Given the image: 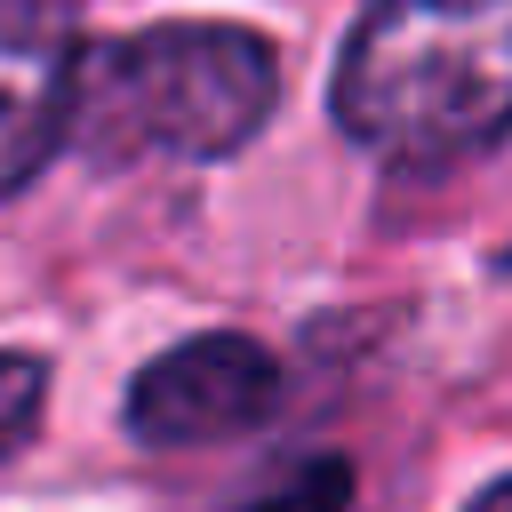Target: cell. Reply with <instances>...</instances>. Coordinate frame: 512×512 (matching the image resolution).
<instances>
[{
  "label": "cell",
  "mask_w": 512,
  "mask_h": 512,
  "mask_svg": "<svg viewBox=\"0 0 512 512\" xmlns=\"http://www.w3.org/2000/svg\"><path fill=\"white\" fill-rule=\"evenodd\" d=\"M272 400H280V360L256 336L216 328V336H184L152 368H136L120 416L144 448H208V440L264 424Z\"/></svg>",
  "instance_id": "3957f363"
},
{
  "label": "cell",
  "mask_w": 512,
  "mask_h": 512,
  "mask_svg": "<svg viewBox=\"0 0 512 512\" xmlns=\"http://www.w3.org/2000/svg\"><path fill=\"white\" fill-rule=\"evenodd\" d=\"M336 128L392 168H456L512 128V0H368L336 80Z\"/></svg>",
  "instance_id": "6da1fadb"
},
{
  "label": "cell",
  "mask_w": 512,
  "mask_h": 512,
  "mask_svg": "<svg viewBox=\"0 0 512 512\" xmlns=\"http://www.w3.org/2000/svg\"><path fill=\"white\" fill-rule=\"evenodd\" d=\"M352 504V464L344 456H296L272 488H256L232 512H344Z\"/></svg>",
  "instance_id": "5b68a950"
},
{
  "label": "cell",
  "mask_w": 512,
  "mask_h": 512,
  "mask_svg": "<svg viewBox=\"0 0 512 512\" xmlns=\"http://www.w3.org/2000/svg\"><path fill=\"white\" fill-rule=\"evenodd\" d=\"M464 512H512V480H496V488H480Z\"/></svg>",
  "instance_id": "52a82bcc"
},
{
  "label": "cell",
  "mask_w": 512,
  "mask_h": 512,
  "mask_svg": "<svg viewBox=\"0 0 512 512\" xmlns=\"http://www.w3.org/2000/svg\"><path fill=\"white\" fill-rule=\"evenodd\" d=\"M72 64L80 32L64 0H0V200L56 160L72 112Z\"/></svg>",
  "instance_id": "277c9868"
},
{
  "label": "cell",
  "mask_w": 512,
  "mask_h": 512,
  "mask_svg": "<svg viewBox=\"0 0 512 512\" xmlns=\"http://www.w3.org/2000/svg\"><path fill=\"white\" fill-rule=\"evenodd\" d=\"M40 400H48V368L32 352H0V456H16L32 440Z\"/></svg>",
  "instance_id": "8992f818"
},
{
  "label": "cell",
  "mask_w": 512,
  "mask_h": 512,
  "mask_svg": "<svg viewBox=\"0 0 512 512\" xmlns=\"http://www.w3.org/2000/svg\"><path fill=\"white\" fill-rule=\"evenodd\" d=\"M280 104V48L248 24H144L80 48L64 136L88 160H224Z\"/></svg>",
  "instance_id": "7a4b0ae2"
}]
</instances>
